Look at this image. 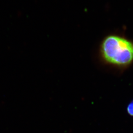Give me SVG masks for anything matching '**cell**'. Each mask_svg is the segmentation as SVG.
<instances>
[{
    "mask_svg": "<svg viewBox=\"0 0 133 133\" xmlns=\"http://www.w3.org/2000/svg\"><path fill=\"white\" fill-rule=\"evenodd\" d=\"M101 51L105 60L110 64L125 66L133 61V43L116 36H110L102 43Z\"/></svg>",
    "mask_w": 133,
    "mask_h": 133,
    "instance_id": "6da1fadb",
    "label": "cell"
},
{
    "mask_svg": "<svg viewBox=\"0 0 133 133\" xmlns=\"http://www.w3.org/2000/svg\"><path fill=\"white\" fill-rule=\"evenodd\" d=\"M127 111L130 115L133 116V100L128 105Z\"/></svg>",
    "mask_w": 133,
    "mask_h": 133,
    "instance_id": "7a4b0ae2",
    "label": "cell"
}]
</instances>
